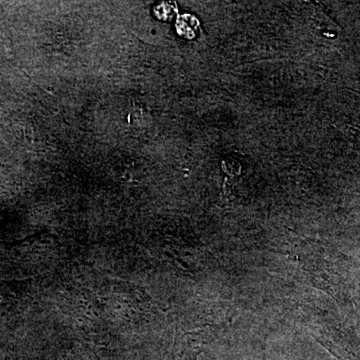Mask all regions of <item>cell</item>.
Listing matches in <instances>:
<instances>
[{"instance_id": "6da1fadb", "label": "cell", "mask_w": 360, "mask_h": 360, "mask_svg": "<svg viewBox=\"0 0 360 360\" xmlns=\"http://www.w3.org/2000/svg\"><path fill=\"white\" fill-rule=\"evenodd\" d=\"M198 25V20L194 16L188 15V14L180 16L179 20H177V30H179L180 34L188 37V39L194 37V32H195Z\"/></svg>"}]
</instances>
